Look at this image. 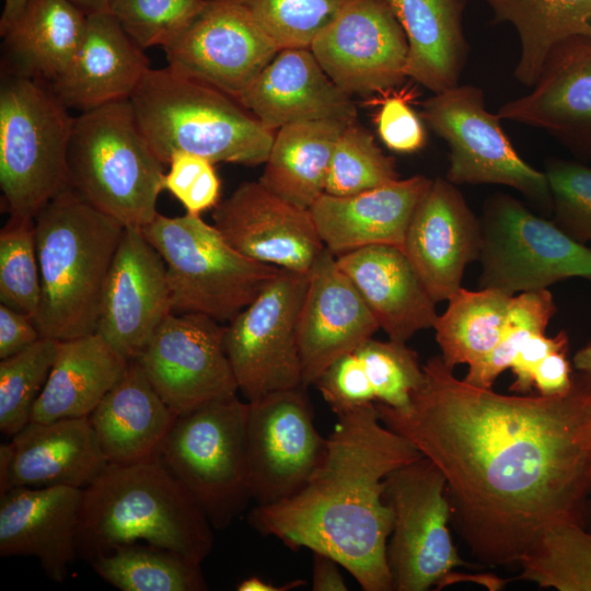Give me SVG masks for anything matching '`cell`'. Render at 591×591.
<instances>
[{
  "instance_id": "d6986e66",
  "label": "cell",
  "mask_w": 591,
  "mask_h": 591,
  "mask_svg": "<svg viewBox=\"0 0 591 591\" xmlns=\"http://www.w3.org/2000/svg\"><path fill=\"white\" fill-rule=\"evenodd\" d=\"M171 312L163 258L142 228L125 227L104 286L96 333L132 360Z\"/></svg>"
},
{
  "instance_id": "5b68a950",
  "label": "cell",
  "mask_w": 591,
  "mask_h": 591,
  "mask_svg": "<svg viewBox=\"0 0 591 591\" xmlns=\"http://www.w3.org/2000/svg\"><path fill=\"white\" fill-rule=\"evenodd\" d=\"M136 121L166 165L184 151L219 162L267 161L276 131L234 97L172 69H149L130 97Z\"/></svg>"
},
{
  "instance_id": "d4e9b609",
  "label": "cell",
  "mask_w": 591,
  "mask_h": 591,
  "mask_svg": "<svg viewBox=\"0 0 591 591\" xmlns=\"http://www.w3.org/2000/svg\"><path fill=\"white\" fill-rule=\"evenodd\" d=\"M431 183L415 175L350 196L324 193L309 210L325 248L335 256L371 245L402 247Z\"/></svg>"
},
{
  "instance_id": "d6a6232c",
  "label": "cell",
  "mask_w": 591,
  "mask_h": 591,
  "mask_svg": "<svg viewBox=\"0 0 591 591\" xmlns=\"http://www.w3.org/2000/svg\"><path fill=\"white\" fill-rule=\"evenodd\" d=\"M86 20L69 0H28L2 35L12 73L55 80L77 51Z\"/></svg>"
},
{
  "instance_id": "ab89813d",
  "label": "cell",
  "mask_w": 591,
  "mask_h": 591,
  "mask_svg": "<svg viewBox=\"0 0 591 591\" xmlns=\"http://www.w3.org/2000/svg\"><path fill=\"white\" fill-rule=\"evenodd\" d=\"M396 179L395 160L382 152L368 130L349 124L334 147L325 193L350 196Z\"/></svg>"
},
{
  "instance_id": "6da1fadb",
  "label": "cell",
  "mask_w": 591,
  "mask_h": 591,
  "mask_svg": "<svg viewBox=\"0 0 591 591\" xmlns=\"http://www.w3.org/2000/svg\"><path fill=\"white\" fill-rule=\"evenodd\" d=\"M410 405L376 403L381 421L445 478L451 522L471 554L520 561L551 528L577 522L591 495V390L505 395L457 379L434 356Z\"/></svg>"
},
{
  "instance_id": "ee69618b",
  "label": "cell",
  "mask_w": 591,
  "mask_h": 591,
  "mask_svg": "<svg viewBox=\"0 0 591 591\" xmlns=\"http://www.w3.org/2000/svg\"><path fill=\"white\" fill-rule=\"evenodd\" d=\"M205 0H115L111 13L142 49L165 47L195 18Z\"/></svg>"
},
{
  "instance_id": "680465c9",
  "label": "cell",
  "mask_w": 591,
  "mask_h": 591,
  "mask_svg": "<svg viewBox=\"0 0 591 591\" xmlns=\"http://www.w3.org/2000/svg\"><path fill=\"white\" fill-rule=\"evenodd\" d=\"M86 15L111 13L115 0H69Z\"/></svg>"
},
{
  "instance_id": "4316f807",
  "label": "cell",
  "mask_w": 591,
  "mask_h": 591,
  "mask_svg": "<svg viewBox=\"0 0 591 591\" xmlns=\"http://www.w3.org/2000/svg\"><path fill=\"white\" fill-rule=\"evenodd\" d=\"M336 260L389 339L406 343L433 326L437 302L402 247L371 245L340 254Z\"/></svg>"
},
{
  "instance_id": "44dd1931",
  "label": "cell",
  "mask_w": 591,
  "mask_h": 591,
  "mask_svg": "<svg viewBox=\"0 0 591 591\" xmlns=\"http://www.w3.org/2000/svg\"><path fill=\"white\" fill-rule=\"evenodd\" d=\"M379 328L336 256L324 248L310 273L298 324L302 386L314 385L329 364L356 350Z\"/></svg>"
},
{
  "instance_id": "f6af8a7d",
  "label": "cell",
  "mask_w": 591,
  "mask_h": 591,
  "mask_svg": "<svg viewBox=\"0 0 591 591\" xmlns=\"http://www.w3.org/2000/svg\"><path fill=\"white\" fill-rule=\"evenodd\" d=\"M545 175L552 196L554 222L572 240L591 242V167L551 159Z\"/></svg>"
},
{
  "instance_id": "ba28073f",
  "label": "cell",
  "mask_w": 591,
  "mask_h": 591,
  "mask_svg": "<svg viewBox=\"0 0 591 591\" xmlns=\"http://www.w3.org/2000/svg\"><path fill=\"white\" fill-rule=\"evenodd\" d=\"M142 231L165 263L174 312L229 322L280 269L237 252L200 216L159 213Z\"/></svg>"
},
{
  "instance_id": "816d5d0a",
  "label": "cell",
  "mask_w": 591,
  "mask_h": 591,
  "mask_svg": "<svg viewBox=\"0 0 591 591\" xmlns=\"http://www.w3.org/2000/svg\"><path fill=\"white\" fill-rule=\"evenodd\" d=\"M568 348L555 350L547 355L537 366L533 385L543 396H559L568 393L576 373L567 358Z\"/></svg>"
},
{
  "instance_id": "b9f144b4",
  "label": "cell",
  "mask_w": 591,
  "mask_h": 591,
  "mask_svg": "<svg viewBox=\"0 0 591 591\" xmlns=\"http://www.w3.org/2000/svg\"><path fill=\"white\" fill-rule=\"evenodd\" d=\"M280 48H310L345 0H239Z\"/></svg>"
},
{
  "instance_id": "ffe728a7",
  "label": "cell",
  "mask_w": 591,
  "mask_h": 591,
  "mask_svg": "<svg viewBox=\"0 0 591 591\" xmlns=\"http://www.w3.org/2000/svg\"><path fill=\"white\" fill-rule=\"evenodd\" d=\"M479 219L447 178L432 179L418 204L402 246L436 302L461 288L466 266L478 260Z\"/></svg>"
},
{
  "instance_id": "94428289",
  "label": "cell",
  "mask_w": 591,
  "mask_h": 591,
  "mask_svg": "<svg viewBox=\"0 0 591 591\" xmlns=\"http://www.w3.org/2000/svg\"><path fill=\"white\" fill-rule=\"evenodd\" d=\"M463 1H465V2H466V0H463Z\"/></svg>"
},
{
  "instance_id": "9f6ffc18",
  "label": "cell",
  "mask_w": 591,
  "mask_h": 591,
  "mask_svg": "<svg viewBox=\"0 0 591 591\" xmlns=\"http://www.w3.org/2000/svg\"><path fill=\"white\" fill-rule=\"evenodd\" d=\"M575 370L586 380L591 390V343L581 347L572 358Z\"/></svg>"
},
{
  "instance_id": "f1b7e54d",
  "label": "cell",
  "mask_w": 591,
  "mask_h": 591,
  "mask_svg": "<svg viewBox=\"0 0 591 591\" xmlns=\"http://www.w3.org/2000/svg\"><path fill=\"white\" fill-rule=\"evenodd\" d=\"M177 416L132 359L89 419L108 464L121 465L155 457Z\"/></svg>"
},
{
  "instance_id": "2e32d148",
  "label": "cell",
  "mask_w": 591,
  "mask_h": 591,
  "mask_svg": "<svg viewBox=\"0 0 591 591\" xmlns=\"http://www.w3.org/2000/svg\"><path fill=\"white\" fill-rule=\"evenodd\" d=\"M163 48L170 69L235 100L280 50L239 0H205Z\"/></svg>"
},
{
  "instance_id": "91938a15",
  "label": "cell",
  "mask_w": 591,
  "mask_h": 591,
  "mask_svg": "<svg viewBox=\"0 0 591 591\" xmlns=\"http://www.w3.org/2000/svg\"><path fill=\"white\" fill-rule=\"evenodd\" d=\"M582 524L583 526L591 532V495L586 500L582 510Z\"/></svg>"
},
{
  "instance_id": "74e56055",
  "label": "cell",
  "mask_w": 591,
  "mask_h": 591,
  "mask_svg": "<svg viewBox=\"0 0 591 591\" xmlns=\"http://www.w3.org/2000/svg\"><path fill=\"white\" fill-rule=\"evenodd\" d=\"M58 340L40 337L0 361V430L13 437L25 427L56 359Z\"/></svg>"
},
{
  "instance_id": "8d00e7d4",
  "label": "cell",
  "mask_w": 591,
  "mask_h": 591,
  "mask_svg": "<svg viewBox=\"0 0 591 591\" xmlns=\"http://www.w3.org/2000/svg\"><path fill=\"white\" fill-rule=\"evenodd\" d=\"M519 578L559 591H591V532L568 522L547 530L521 557Z\"/></svg>"
},
{
  "instance_id": "60d3db41",
  "label": "cell",
  "mask_w": 591,
  "mask_h": 591,
  "mask_svg": "<svg viewBox=\"0 0 591 591\" xmlns=\"http://www.w3.org/2000/svg\"><path fill=\"white\" fill-rule=\"evenodd\" d=\"M0 300L35 318L40 275L34 218L10 217L0 232Z\"/></svg>"
},
{
  "instance_id": "4fadbf2b",
  "label": "cell",
  "mask_w": 591,
  "mask_h": 591,
  "mask_svg": "<svg viewBox=\"0 0 591 591\" xmlns=\"http://www.w3.org/2000/svg\"><path fill=\"white\" fill-rule=\"evenodd\" d=\"M420 116L450 148L448 181L509 186L552 209L545 173L518 154L501 128V118L486 111L479 88L456 85L436 93L422 103Z\"/></svg>"
},
{
  "instance_id": "83f0119b",
  "label": "cell",
  "mask_w": 591,
  "mask_h": 591,
  "mask_svg": "<svg viewBox=\"0 0 591 591\" xmlns=\"http://www.w3.org/2000/svg\"><path fill=\"white\" fill-rule=\"evenodd\" d=\"M10 445L9 489L70 486L85 488L109 465L89 417L30 421Z\"/></svg>"
},
{
  "instance_id": "e575fe53",
  "label": "cell",
  "mask_w": 591,
  "mask_h": 591,
  "mask_svg": "<svg viewBox=\"0 0 591 591\" xmlns=\"http://www.w3.org/2000/svg\"><path fill=\"white\" fill-rule=\"evenodd\" d=\"M513 296L499 289L461 287L432 328L443 362L451 369L484 358L499 341Z\"/></svg>"
},
{
  "instance_id": "836d02e7",
  "label": "cell",
  "mask_w": 591,
  "mask_h": 591,
  "mask_svg": "<svg viewBox=\"0 0 591 591\" xmlns=\"http://www.w3.org/2000/svg\"><path fill=\"white\" fill-rule=\"evenodd\" d=\"M495 22L518 31L521 55L514 77L526 86L538 80L553 48L576 36L591 37V0H486Z\"/></svg>"
},
{
  "instance_id": "603a6c76",
  "label": "cell",
  "mask_w": 591,
  "mask_h": 591,
  "mask_svg": "<svg viewBox=\"0 0 591 591\" xmlns=\"http://www.w3.org/2000/svg\"><path fill=\"white\" fill-rule=\"evenodd\" d=\"M83 489L13 487L0 496V555L33 556L46 576L62 582L78 557Z\"/></svg>"
},
{
  "instance_id": "7c38bea8",
  "label": "cell",
  "mask_w": 591,
  "mask_h": 591,
  "mask_svg": "<svg viewBox=\"0 0 591 591\" xmlns=\"http://www.w3.org/2000/svg\"><path fill=\"white\" fill-rule=\"evenodd\" d=\"M309 277L279 269L225 325L224 350L247 402L303 387L298 324Z\"/></svg>"
},
{
  "instance_id": "3957f363",
  "label": "cell",
  "mask_w": 591,
  "mask_h": 591,
  "mask_svg": "<svg viewBox=\"0 0 591 591\" xmlns=\"http://www.w3.org/2000/svg\"><path fill=\"white\" fill-rule=\"evenodd\" d=\"M144 542L201 564L212 525L188 489L157 459L108 465L83 488L79 558L92 563L123 545Z\"/></svg>"
},
{
  "instance_id": "f907efd6",
  "label": "cell",
  "mask_w": 591,
  "mask_h": 591,
  "mask_svg": "<svg viewBox=\"0 0 591 591\" xmlns=\"http://www.w3.org/2000/svg\"><path fill=\"white\" fill-rule=\"evenodd\" d=\"M34 320L5 304L0 305V359L31 347L40 338Z\"/></svg>"
},
{
  "instance_id": "cb8c5ba5",
  "label": "cell",
  "mask_w": 591,
  "mask_h": 591,
  "mask_svg": "<svg viewBox=\"0 0 591 591\" xmlns=\"http://www.w3.org/2000/svg\"><path fill=\"white\" fill-rule=\"evenodd\" d=\"M236 101L275 131L294 123L357 117L352 96L331 80L310 48L280 49Z\"/></svg>"
},
{
  "instance_id": "8992f818",
  "label": "cell",
  "mask_w": 591,
  "mask_h": 591,
  "mask_svg": "<svg viewBox=\"0 0 591 591\" xmlns=\"http://www.w3.org/2000/svg\"><path fill=\"white\" fill-rule=\"evenodd\" d=\"M164 165L142 135L130 99L74 118L69 187L124 227L143 228L159 215Z\"/></svg>"
},
{
  "instance_id": "277c9868",
  "label": "cell",
  "mask_w": 591,
  "mask_h": 591,
  "mask_svg": "<svg viewBox=\"0 0 591 591\" xmlns=\"http://www.w3.org/2000/svg\"><path fill=\"white\" fill-rule=\"evenodd\" d=\"M40 301L34 322L58 341L96 333L125 227L67 187L35 216Z\"/></svg>"
},
{
  "instance_id": "9a60e30c",
  "label": "cell",
  "mask_w": 591,
  "mask_h": 591,
  "mask_svg": "<svg viewBox=\"0 0 591 591\" xmlns=\"http://www.w3.org/2000/svg\"><path fill=\"white\" fill-rule=\"evenodd\" d=\"M224 333L225 325L207 315L173 311L136 357L176 415L239 391L224 350Z\"/></svg>"
},
{
  "instance_id": "7bdbcfd3",
  "label": "cell",
  "mask_w": 591,
  "mask_h": 591,
  "mask_svg": "<svg viewBox=\"0 0 591 591\" xmlns=\"http://www.w3.org/2000/svg\"><path fill=\"white\" fill-rule=\"evenodd\" d=\"M375 396V404L404 409L424 380L417 354L406 343L370 338L356 350Z\"/></svg>"
},
{
  "instance_id": "8fae6325",
  "label": "cell",
  "mask_w": 591,
  "mask_h": 591,
  "mask_svg": "<svg viewBox=\"0 0 591 591\" xmlns=\"http://www.w3.org/2000/svg\"><path fill=\"white\" fill-rule=\"evenodd\" d=\"M445 489L444 476L425 456L386 476L383 498L393 515L386 559L393 590L445 586L452 569L465 565L450 535Z\"/></svg>"
},
{
  "instance_id": "11a10c76",
  "label": "cell",
  "mask_w": 591,
  "mask_h": 591,
  "mask_svg": "<svg viewBox=\"0 0 591 591\" xmlns=\"http://www.w3.org/2000/svg\"><path fill=\"white\" fill-rule=\"evenodd\" d=\"M28 0H5L2 15L0 19V33L1 36L11 27L16 21Z\"/></svg>"
},
{
  "instance_id": "30bf717a",
  "label": "cell",
  "mask_w": 591,
  "mask_h": 591,
  "mask_svg": "<svg viewBox=\"0 0 591 591\" xmlns=\"http://www.w3.org/2000/svg\"><path fill=\"white\" fill-rule=\"evenodd\" d=\"M479 222L480 288L514 296L547 289L565 279H591V248L512 196L489 197Z\"/></svg>"
},
{
  "instance_id": "5bb4252c",
  "label": "cell",
  "mask_w": 591,
  "mask_h": 591,
  "mask_svg": "<svg viewBox=\"0 0 591 591\" xmlns=\"http://www.w3.org/2000/svg\"><path fill=\"white\" fill-rule=\"evenodd\" d=\"M327 438L317 431L304 387L248 402L246 467L256 505L283 500L308 482L324 459Z\"/></svg>"
},
{
  "instance_id": "6f0895ef",
  "label": "cell",
  "mask_w": 591,
  "mask_h": 591,
  "mask_svg": "<svg viewBox=\"0 0 591 591\" xmlns=\"http://www.w3.org/2000/svg\"><path fill=\"white\" fill-rule=\"evenodd\" d=\"M12 461V449L9 443L0 445V496L9 490V473Z\"/></svg>"
},
{
  "instance_id": "ac0fdd59",
  "label": "cell",
  "mask_w": 591,
  "mask_h": 591,
  "mask_svg": "<svg viewBox=\"0 0 591 591\" xmlns=\"http://www.w3.org/2000/svg\"><path fill=\"white\" fill-rule=\"evenodd\" d=\"M213 225L244 256L310 275L325 246L308 209L296 207L259 181L242 183L212 212Z\"/></svg>"
},
{
  "instance_id": "9c48e42d",
  "label": "cell",
  "mask_w": 591,
  "mask_h": 591,
  "mask_svg": "<svg viewBox=\"0 0 591 591\" xmlns=\"http://www.w3.org/2000/svg\"><path fill=\"white\" fill-rule=\"evenodd\" d=\"M248 402L236 394L178 415L155 457L188 489L212 528L223 530L251 499Z\"/></svg>"
},
{
  "instance_id": "e0dca14e",
  "label": "cell",
  "mask_w": 591,
  "mask_h": 591,
  "mask_svg": "<svg viewBox=\"0 0 591 591\" xmlns=\"http://www.w3.org/2000/svg\"><path fill=\"white\" fill-rule=\"evenodd\" d=\"M310 49L351 96L387 92L406 78L407 39L385 0H345Z\"/></svg>"
},
{
  "instance_id": "52a82bcc",
  "label": "cell",
  "mask_w": 591,
  "mask_h": 591,
  "mask_svg": "<svg viewBox=\"0 0 591 591\" xmlns=\"http://www.w3.org/2000/svg\"><path fill=\"white\" fill-rule=\"evenodd\" d=\"M42 80L8 74L0 90V187L10 217L35 218L69 187L74 123Z\"/></svg>"
},
{
  "instance_id": "484cf974",
  "label": "cell",
  "mask_w": 591,
  "mask_h": 591,
  "mask_svg": "<svg viewBox=\"0 0 591 591\" xmlns=\"http://www.w3.org/2000/svg\"><path fill=\"white\" fill-rule=\"evenodd\" d=\"M149 69L143 49L112 13L91 14L71 61L50 86L65 106L85 112L129 100Z\"/></svg>"
},
{
  "instance_id": "681fc988",
  "label": "cell",
  "mask_w": 591,
  "mask_h": 591,
  "mask_svg": "<svg viewBox=\"0 0 591 591\" xmlns=\"http://www.w3.org/2000/svg\"><path fill=\"white\" fill-rule=\"evenodd\" d=\"M568 347L569 337L565 331L553 337H547L545 333L531 336L520 348L510 366L514 381L509 390L518 394L529 393L534 386V372L541 361L551 352Z\"/></svg>"
},
{
  "instance_id": "f5cc1de1",
  "label": "cell",
  "mask_w": 591,
  "mask_h": 591,
  "mask_svg": "<svg viewBox=\"0 0 591 591\" xmlns=\"http://www.w3.org/2000/svg\"><path fill=\"white\" fill-rule=\"evenodd\" d=\"M312 590L346 591L348 587L336 560L322 553H312Z\"/></svg>"
},
{
  "instance_id": "f35d334b",
  "label": "cell",
  "mask_w": 591,
  "mask_h": 591,
  "mask_svg": "<svg viewBox=\"0 0 591 591\" xmlns=\"http://www.w3.org/2000/svg\"><path fill=\"white\" fill-rule=\"evenodd\" d=\"M555 313L556 304L548 289L513 296L499 341L484 358L468 366L463 380L478 387L491 389L497 378L510 368L523 344L531 336L545 333Z\"/></svg>"
},
{
  "instance_id": "7402d4cb",
  "label": "cell",
  "mask_w": 591,
  "mask_h": 591,
  "mask_svg": "<svg viewBox=\"0 0 591 591\" xmlns=\"http://www.w3.org/2000/svg\"><path fill=\"white\" fill-rule=\"evenodd\" d=\"M497 115L545 129L591 160V37L576 36L555 46L533 91L503 104Z\"/></svg>"
},
{
  "instance_id": "7dc6e473",
  "label": "cell",
  "mask_w": 591,
  "mask_h": 591,
  "mask_svg": "<svg viewBox=\"0 0 591 591\" xmlns=\"http://www.w3.org/2000/svg\"><path fill=\"white\" fill-rule=\"evenodd\" d=\"M314 385L336 416L375 404L374 392L355 350L329 364Z\"/></svg>"
},
{
  "instance_id": "7a4b0ae2",
  "label": "cell",
  "mask_w": 591,
  "mask_h": 591,
  "mask_svg": "<svg viewBox=\"0 0 591 591\" xmlns=\"http://www.w3.org/2000/svg\"><path fill=\"white\" fill-rule=\"evenodd\" d=\"M422 455L380 419L375 404L337 415L321 464L292 496L256 505L248 523L293 551L322 553L364 591H392L386 559L393 515L384 480Z\"/></svg>"
},
{
  "instance_id": "4dcf8cb0",
  "label": "cell",
  "mask_w": 591,
  "mask_h": 591,
  "mask_svg": "<svg viewBox=\"0 0 591 591\" xmlns=\"http://www.w3.org/2000/svg\"><path fill=\"white\" fill-rule=\"evenodd\" d=\"M408 44L406 77L440 93L459 85L467 56L463 0H385Z\"/></svg>"
},
{
  "instance_id": "f546056e",
  "label": "cell",
  "mask_w": 591,
  "mask_h": 591,
  "mask_svg": "<svg viewBox=\"0 0 591 591\" xmlns=\"http://www.w3.org/2000/svg\"><path fill=\"white\" fill-rule=\"evenodd\" d=\"M128 362L99 333L58 341L30 421L89 417L121 379Z\"/></svg>"
},
{
  "instance_id": "bcb514c9",
  "label": "cell",
  "mask_w": 591,
  "mask_h": 591,
  "mask_svg": "<svg viewBox=\"0 0 591 591\" xmlns=\"http://www.w3.org/2000/svg\"><path fill=\"white\" fill-rule=\"evenodd\" d=\"M163 189L177 198L187 213L200 216L219 204L220 179L213 163L200 155L177 151L169 160Z\"/></svg>"
},
{
  "instance_id": "c3c4849f",
  "label": "cell",
  "mask_w": 591,
  "mask_h": 591,
  "mask_svg": "<svg viewBox=\"0 0 591 591\" xmlns=\"http://www.w3.org/2000/svg\"><path fill=\"white\" fill-rule=\"evenodd\" d=\"M404 93L386 96L375 115L378 134L383 143L398 153H413L425 146L426 131L419 116Z\"/></svg>"
},
{
  "instance_id": "1f68e13d",
  "label": "cell",
  "mask_w": 591,
  "mask_h": 591,
  "mask_svg": "<svg viewBox=\"0 0 591 591\" xmlns=\"http://www.w3.org/2000/svg\"><path fill=\"white\" fill-rule=\"evenodd\" d=\"M349 124L323 119L279 128L259 183L285 201L309 210L325 193L334 147Z\"/></svg>"
},
{
  "instance_id": "d590c367",
  "label": "cell",
  "mask_w": 591,
  "mask_h": 591,
  "mask_svg": "<svg viewBox=\"0 0 591 591\" xmlns=\"http://www.w3.org/2000/svg\"><path fill=\"white\" fill-rule=\"evenodd\" d=\"M94 571L123 591H204L200 564L150 544H128L95 558Z\"/></svg>"
},
{
  "instance_id": "db71d44e",
  "label": "cell",
  "mask_w": 591,
  "mask_h": 591,
  "mask_svg": "<svg viewBox=\"0 0 591 591\" xmlns=\"http://www.w3.org/2000/svg\"><path fill=\"white\" fill-rule=\"evenodd\" d=\"M306 581L302 579H296L288 581L283 584H274L264 581L262 578L252 576L242 580L237 586V591H289L299 587L305 586Z\"/></svg>"
}]
</instances>
